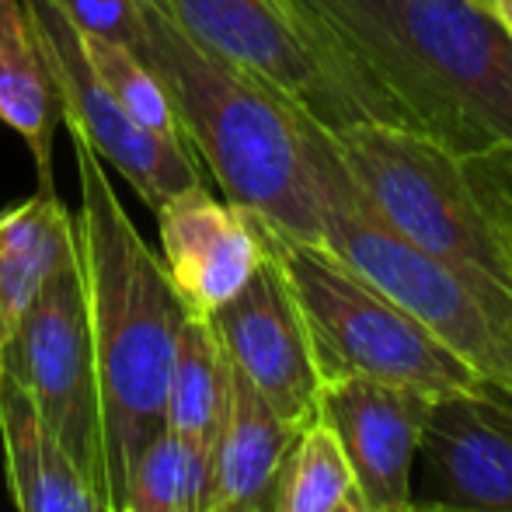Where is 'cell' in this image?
Instances as JSON below:
<instances>
[{
    "label": "cell",
    "instance_id": "obj_1",
    "mask_svg": "<svg viewBox=\"0 0 512 512\" xmlns=\"http://www.w3.org/2000/svg\"><path fill=\"white\" fill-rule=\"evenodd\" d=\"M384 112L460 157L512 147V39L481 0H283Z\"/></svg>",
    "mask_w": 512,
    "mask_h": 512
},
{
    "label": "cell",
    "instance_id": "obj_2",
    "mask_svg": "<svg viewBox=\"0 0 512 512\" xmlns=\"http://www.w3.org/2000/svg\"><path fill=\"white\" fill-rule=\"evenodd\" d=\"M70 143L81 182L77 244L102 384L108 478L112 506H119L129 464L164 429V394L192 310L122 209L102 157L77 129Z\"/></svg>",
    "mask_w": 512,
    "mask_h": 512
},
{
    "label": "cell",
    "instance_id": "obj_3",
    "mask_svg": "<svg viewBox=\"0 0 512 512\" xmlns=\"http://www.w3.org/2000/svg\"><path fill=\"white\" fill-rule=\"evenodd\" d=\"M136 53L161 77L185 143L209 168L227 203L293 241L321 244L307 115L199 46L161 0H140Z\"/></svg>",
    "mask_w": 512,
    "mask_h": 512
},
{
    "label": "cell",
    "instance_id": "obj_4",
    "mask_svg": "<svg viewBox=\"0 0 512 512\" xmlns=\"http://www.w3.org/2000/svg\"><path fill=\"white\" fill-rule=\"evenodd\" d=\"M304 126L321 196L324 248L408 310L495 394L512 401V293L499 283L464 276L384 227L338 161L328 129L310 115Z\"/></svg>",
    "mask_w": 512,
    "mask_h": 512
},
{
    "label": "cell",
    "instance_id": "obj_5",
    "mask_svg": "<svg viewBox=\"0 0 512 512\" xmlns=\"http://www.w3.org/2000/svg\"><path fill=\"white\" fill-rule=\"evenodd\" d=\"M262 248L279 265L304 321L321 384L370 377L429 398L481 394L488 384L429 335L408 310L352 272L324 244H304L251 216Z\"/></svg>",
    "mask_w": 512,
    "mask_h": 512
},
{
    "label": "cell",
    "instance_id": "obj_6",
    "mask_svg": "<svg viewBox=\"0 0 512 512\" xmlns=\"http://www.w3.org/2000/svg\"><path fill=\"white\" fill-rule=\"evenodd\" d=\"M363 203L408 244L457 272L512 293L509 258L457 150L398 122H352L328 133Z\"/></svg>",
    "mask_w": 512,
    "mask_h": 512
},
{
    "label": "cell",
    "instance_id": "obj_7",
    "mask_svg": "<svg viewBox=\"0 0 512 512\" xmlns=\"http://www.w3.org/2000/svg\"><path fill=\"white\" fill-rule=\"evenodd\" d=\"M0 373H7L32 398L56 443L70 453L77 471L112 506L105 408L81 255L49 276L39 300L11 331L0 349Z\"/></svg>",
    "mask_w": 512,
    "mask_h": 512
},
{
    "label": "cell",
    "instance_id": "obj_8",
    "mask_svg": "<svg viewBox=\"0 0 512 512\" xmlns=\"http://www.w3.org/2000/svg\"><path fill=\"white\" fill-rule=\"evenodd\" d=\"M168 14L220 60L276 91L328 133L384 119L338 70L283 0H161Z\"/></svg>",
    "mask_w": 512,
    "mask_h": 512
},
{
    "label": "cell",
    "instance_id": "obj_9",
    "mask_svg": "<svg viewBox=\"0 0 512 512\" xmlns=\"http://www.w3.org/2000/svg\"><path fill=\"white\" fill-rule=\"evenodd\" d=\"M25 11L46 74L53 81L60 119L88 140L102 164L119 171L129 189L154 213L178 192L203 185L196 154L185 143L143 129L115 102L84 56L77 28L63 18L53 0H25Z\"/></svg>",
    "mask_w": 512,
    "mask_h": 512
},
{
    "label": "cell",
    "instance_id": "obj_10",
    "mask_svg": "<svg viewBox=\"0 0 512 512\" xmlns=\"http://www.w3.org/2000/svg\"><path fill=\"white\" fill-rule=\"evenodd\" d=\"M223 356L283 422L304 425L317 411L321 377L300 310L269 255L234 300L206 317Z\"/></svg>",
    "mask_w": 512,
    "mask_h": 512
},
{
    "label": "cell",
    "instance_id": "obj_11",
    "mask_svg": "<svg viewBox=\"0 0 512 512\" xmlns=\"http://www.w3.org/2000/svg\"><path fill=\"white\" fill-rule=\"evenodd\" d=\"M429 394L370 377H338L321 384L317 415L331 425L356 478V492L373 512L415 506V460L432 411Z\"/></svg>",
    "mask_w": 512,
    "mask_h": 512
},
{
    "label": "cell",
    "instance_id": "obj_12",
    "mask_svg": "<svg viewBox=\"0 0 512 512\" xmlns=\"http://www.w3.org/2000/svg\"><path fill=\"white\" fill-rule=\"evenodd\" d=\"M157 230L164 272L199 317L234 300L265 258L251 213L213 199L206 185L178 192L157 209Z\"/></svg>",
    "mask_w": 512,
    "mask_h": 512
},
{
    "label": "cell",
    "instance_id": "obj_13",
    "mask_svg": "<svg viewBox=\"0 0 512 512\" xmlns=\"http://www.w3.org/2000/svg\"><path fill=\"white\" fill-rule=\"evenodd\" d=\"M439 506L512 512V401L492 387L432 401L422 450Z\"/></svg>",
    "mask_w": 512,
    "mask_h": 512
},
{
    "label": "cell",
    "instance_id": "obj_14",
    "mask_svg": "<svg viewBox=\"0 0 512 512\" xmlns=\"http://www.w3.org/2000/svg\"><path fill=\"white\" fill-rule=\"evenodd\" d=\"M230 366V359H227ZM297 425L283 422L265 398L230 366L227 405L213 450V506L209 512H269L276 471L290 450Z\"/></svg>",
    "mask_w": 512,
    "mask_h": 512
},
{
    "label": "cell",
    "instance_id": "obj_15",
    "mask_svg": "<svg viewBox=\"0 0 512 512\" xmlns=\"http://www.w3.org/2000/svg\"><path fill=\"white\" fill-rule=\"evenodd\" d=\"M0 439L18 512H112L7 373H0Z\"/></svg>",
    "mask_w": 512,
    "mask_h": 512
},
{
    "label": "cell",
    "instance_id": "obj_16",
    "mask_svg": "<svg viewBox=\"0 0 512 512\" xmlns=\"http://www.w3.org/2000/svg\"><path fill=\"white\" fill-rule=\"evenodd\" d=\"M77 255V220L56 199L53 185H39L32 199L0 216V349L49 276Z\"/></svg>",
    "mask_w": 512,
    "mask_h": 512
},
{
    "label": "cell",
    "instance_id": "obj_17",
    "mask_svg": "<svg viewBox=\"0 0 512 512\" xmlns=\"http://www.w3.org/2000/svg\"><path fill=\"white\" fill-rule=\"evenodd\" d=\"M53 81L32 35L25 0H0V126L14 129L28 143L39 168V185H53Z\"/></svg>",
    "mask_w": 512,
    "mask_h": 512
},
{
    "label": "cell",
    "instance_id": "obj_18",
    "mask_svg": "<svg viewBox=\"0 0 512 512\" xmlns=\"http://www.w3.org/2000/svg\"><path fill=\"white\" fill-rule=\"evenodd\" d=\"M213 460L209 446L161 429L129 464L115 512H209Z\"/></svg>",
    "mask_w": 512,
    "mask_h": 512
},
{
    "label": "cell",
    "instance_id": "obj_19",
    "mask_svg": "<svg viewBox=\"0 0 512 512\" xmlns=\"http://www.w3.org/2000/svg\"><path fill=\"white\" fill-rule=\"evenodd\" d=\"M227 356L206 317L189 314L178 338L168 394H164V429L213 450L227 405Z\"/></svg>",
    "mask_w": 512,
    "mask_h": 512
},
{
    "label": "cell",
    "instance_id": "obj_20",
    "mask_svg": "<svg viewBox=\"0 0 512 512\" xmlns=\"http://www.w3.org/2000/svg\"><path fill=\"white\" fill-rule=\"evenodd\" d=\"M356 492V478L331 425L314 411L276 471L269 512H335Z\"/></svg>",
    "mask_w": 512,
    "mask_h": 512
},
{
    "label": "cell",
    "instance_id": "obj_21",
    "mask_svg": "<svg viewBox=\"0 0 512 512\" xmlns=\"http://www.w3.org/2000/svg\"><path fill=\"white\" fill-rule=\"evenodd\" d=\"M81 46H84L88 63L95 67L98 81L112 91V98L126 108V115H133L150 133L185 143L182 126H178V115H175V108H171V98H168V91H164L161 77L154 74V67H150L136 49L98 39V35H81ZM185 147H189V143H185Z\"/></svg>",
    "mask_w": 512,
    "mask_h": 512
},
{
    "label": "cell",
    "instance_id": "obj_22",
    "mask_svg": "<svg viewBox=\"0 0 512 512\" xmlns=\"http://www.w3.org/2000/svg\"><path fill=\"white\" fill-rule=\"evenodd\" d=\"M464 164H467V175H471L474 189H478L481 203H485L488 216H492L495 230H499L502 248H506V258H509V272H512V147L464 157Z\"/></svg>",
    "mask_w": 512,
    "mask_h": 512
},
{
    "label": "cell",
    "instance_id": "obj_23",
    "mask_svg": "<svg viewBox=\"0 0 512 512\" xmlns=\"http://www.w3.org/2000/svg\"><path fill=\"white\" fill-rule=\"evenodd\" d=\"M81 35L140 49V0H53Z\"/></svg>",
    "mask_w": 512,
    "mask_h": 512
},
{
    "label": "cell",
    "instance_id": "obj_24",
    "mask_svg": "<svg viewBox=\"0 0 512 512\" xmlns=\"http://www.w3.org/2000/svg\"><path fill=\"white\" fill-rule=\"evenodd\" d=\"M481 4H485V11L499 21L502 32L512 39V0H481Z\"/></svg>",
    "mask_w": 512,
    "mask_h": 512
},
{
    "label": "cell",
    "instance_id": "obj_25",
    "mask_svg": "<svg viewBox=\"0 0 512 512\" xmlns=\"http://www.w3.org/2000/svg\"><path fill=\"white\" fill-rule=\"evenodd\" d=\"M335 512H373V509H370V506H366V502H363V499H359V492H352V495H349V499H345V502H342V506H338Z\"/></svg>",
    "mask_w": 512,
    "mask_h": 512
},
{
    "label": "cell",
    "instance_id": "obj_26",
    "mask_svg": "<svg viewBox=\"0 0 512 512\" xmlns=\"http://www.w3.org/2000/svg\"><path fill=\"white\" fill-rule=\"evenodd\" d=\"M408 512H467V509H450V506H439V502H415Z\"/></svg>",
    "mask_w": 512,
    "mask_h": 512
}]
</instances>
